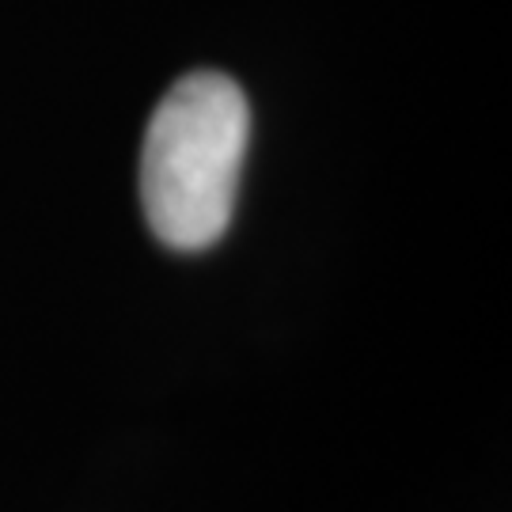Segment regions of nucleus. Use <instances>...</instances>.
Instances as JSON below:
<instances>
[{
  "mask_svg": "<svg viewBox=\"0 0 512 512\" xmlns=\"http://www.w3.org/2000/svg\"><path fill=\"white\" fill-rule=\"evenodd\" d=\"M251 110L224 73H190L160 99L141 152V202L164 247H213L236 209Z\"/></svg>",
  "mask_w": 512,
  "mask_h": 512,
  "instance_id": "f257e3e1",
  "label": "nucleus"
}]
</instances>
